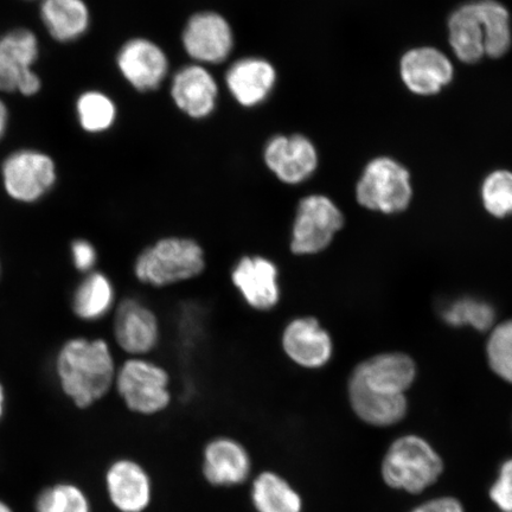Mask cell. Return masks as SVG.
Masks as SVG:
<instances>
[{"instance_id":"cell-1","label":"cell","mask_w":512,"mask_h":512,"mask_svg":"<svg viewBox=\"0 0 512 512\" xmlns=\"http://www.w3.org/2000/svg\"><path fill=\"white\" fill-rule=\"evenodd\" d=\"M117 370L111 344L100 337L68 339L55 360L62 393L80 409L93 407L114 390Z\"/></svg>"},{"instance_id":"cell-2","label":"cell","mask_w":512,"mask_h":512,"mask_svg":"<svg viewBox=\"0 0 512 512\" xmlns=\"http://www.w3.org/2000/svg\"><path fill=\"white\" fill-rule=\"evenodd\" d=\"M207 267L206 248L200 241L187 235H165L140 249L132 273L140 285L163 290L202 277Z\"/></svg>"},{"instance_id":"cell-3","label":"cell","mask_w":512,"mask_h":512,"mask_svg":"<svg viewBox=\"0 0 512 512\" xmlns=\"http://www.w3.org/2000/svg\"><path fill=\"white\" fill-rule=\"evenodd\" d=\"M444 463L425 438L406 434L393 441L382 460V478L390 488L420 494L443 473Z\"/></svg>"},{"instance_id":"cell-4","label":"cell","mask_w":512,"mask_h":512,"mask_svg":"<svg viewBox=\"0 0 512 512\" xmlns=\"http://www.w3.org/2000/svg\"><path fill=\"white\" fill-rule=\"evenodd\" d=\"M168 368L150 357H126L118 364L114 390L127 411L140 416L163 413L172 403Z\"/></svg>"},{"instance_id":"cell-5","label":"cell","mask_w":512,"mask_h":512,"mask_svg":"<svg viewBox=\"0 0 512 512\" xmlns=\"http://www.w3.org/2000/svg\"><path fill=\"white\" fill-rule=\"evenodd\" d=\"M345 226V216L329 196L311 194L297 204L288 235V251L298 258L322 254Z\"/></svg>"},{"instance_id":"cell-6","label":"cell","mask_w":512,"mask_h":512,"mask_svg":"<svg viewBox=\"0 0 512 512\" xmlns=\"http://www.w3.org/2000/svg\"><path fill=\"white\" fill-rule=\"evenodd\" d=\"M412 177L405 166L390 157L367 164L356 184V201L364 209L382 215H398L413 201Z\"/></svg>"},{"instance_id":"cell-7","label":"cell","mask_w":512,"mask_h":512,"mask_svg":"<svg viewBox=\"0 0 512 512\" xmlns=\"http://www.w3.org/2000/svg\"><path fill=\"white\" fill-rule=\"evenodd\" d=\"M229 280L243 304L256 313L273 312L283 298L280 268L265 254L239 256L230 268Z\"/></svg>"},{"instance_id":"cell-8","label":"cell","mask_w":512,"mask_h":512,"mask_svg":"<svg viewBox=\"0 0 512 512\" xmlns=\"http://www.w3.org/2000/svg\"><path fill=\"white\" fill-rule=\"evenodd\" d=\"M3 187L11 200L32 204L43 200L57 182V166L48 153L21 149L10 153L2 166Z\"/></svg>"},{"instance_id":"cell-9","label":"cell","mask_w":512,"mask_h":512,"mask_svg":"<svg viewBox=\"0 0 512 512\" xmlns=\"http://www.w3.org/2000/svg\"><path fill=\"white\" fill-rule=\"evenodd\" d=\"M112 334L126 357H150L162 341V322L150 304L136 296L118 300L112 313Z\"/></svg>"},{"instance_id":"cell-10","label":"cell","mask_w":512,"mask_h":512,"mask_svg":"<svg viewBox=\"0 0 512 512\" xmlns=\"http://www.w3.org/2000/svg\"><path fill=\"white\" fill-rule=\"evenodd\" d=\"M40 41L34 31L17 28L0 37V92L35 96L42 80L34 66L40 57Z\"/></svg>"},{"instance_id":"cell-11","label":"cell","mask_w":512,"mask_h":512,"mask_svg":"<svg viewBox=\"0 0 512 512\" xmlns=\"http://www.w3.org/2000/svg\"><path fill=\"white\" fill-rule=\"evenodd\" d=\"M279 345L286 360L303 370H322L335 356L331 332L316 316H296L280 332Z\"/></svg>"},{"instance_id":"cell-12","label":"cell","mask_w":512,"mask_h":512,"mask_svg":"<svg viewBox=\"0 0 512 512\" xmlns=\"http://www.w3.org/2000/svg\"><path fill=\"white\" fill-rule=\"evenodd\" d=\"M182 46L192 63L206 67L224 63L235 47L232 24L219 12H197L184 25Z\"/></svg>"},{"instance_id":"cell-13","label":"cell","mask_w":512,"mask_h":512,"mask_svg":"<svg viewBox=\"0 0 512 512\" xmlns=\"http://www.w3.org/2000/svg\"><path fill=\"white\" fill-rule=\"evenodd\" d=\"M268 171L288 187L304 184L316 174L317 147L303 134H277L267 140L262 151Z\"/></svg>"},{"instance_id":"cell-14","label":"cell","mask_w":512,"mask_h":512,"mask_svg":"<svg viewBox=\"0 0 512 512\" xmlns=\"http://www.w3.org/2000/svg\"><path fill=\"white\" fill-rule=\"evenodd\" d=\"M418 377V366L402 351L380 352L361 361L349 376L361 386L386 395H407Z\"/></svg>"},{"instance_id":"cell-15","label":"cell","mask_w":512,"mask_h":512,"mask_svg":"<svg viewBox=\"0 0 512 512\" xmlns=\"http://www.w3.org/2000/svg\"><path fill=\"white\" fill-rule=\"evenodd\" d=\"M121 76L140 93L156 91L168 78L170 61L165 50L145 37L131 38L117 54Z\"/></svg>"},{"instance_id":"cell-16","label":"cell","mask_w":512,"mask_h":512,"mask_svg":"<svg viewBox=\"0 0 512 512\" xmlns=\"http://www.w3.org/2000/svg\"><path fill=\"white\" fill-rule=\"evenodd\" d=\"M170 94L179 111L191 119L204 120L216 111L220 86L209 67L191 62L172 76Z\"/></svg>"},{"instance_id":"cell-17","label":"cell","mask_w":512,"mask_h":512,"mask_svg":"<svg viewBox=\"0 0 512 512\" xmlns=\"http://www.w3.org/2000/svg\"><path fill=\"white\" fill-rule=\"evenodd\" d=\"M278 82L274 64L264 57L246 56L230 64L224 85L236 104L255 108L265 104Z\"/></svg>"},{"instance_id":"cell-18","label":"cell","mask_w":512,"mask_h":512,"mask_svg":"<svg viewBox=\"0 0 512 512\" xmlns=\"http://www.w3.org/2000/svg\"><path fill=\"white\" fill-rule=\"evenodd\" d=\"M400 76L409 92L431 96L450 85L454 78V67L443 51L437 48H413L402 56Z\"/></svg>"},{"instance_id":"cell-19","label":"cell","mask_w":512,"mask_h":512,"mask_svg":"<svg viewBox=\"0 0 512 512\" xmlns=\"http://www.w3.org/2000/svg\"><path fill=\"white\" fill-rule=\"evenodd\" d=\"M106 491L113 507L120 512H144L152 501V480L142 465L132 459H119L108 467Z\"/></svg>"},{"instance_id":"cell-20","label":"cell","mask_w":512,"mask_h":512,"mask_svg":"<svg viewBox=\"0 0 512 512\" xmlns=\"http://www.w3.org/2000/svg\"><path fill=\"white\" fill-rule=\"evenodd\" d=\"M202 470L210 484L228 488L246 482L251 475L252 460L240 441L217 437L204 447Z\"/></svg>"},{"instance_id":"cell-21","label":"cell","mask_w":512,"mask_h":512,"mask_svg":"<svg viewBox=\"0 0 512 512\" xmlns=\"http://www.w3.org/2000/svg\"><path fill=\"white\" fill-rule=\"evenodd\" d=\"M347 393L352 412L364 424L370 426H394L405 419L408 413L407 395L377 393L350 380H348Z\"/></svg>"},{"instance_id":"cell-22","label":"cell","mask_w":512,"mask_h":512,"mask_svg":"<svg viewBox=\"0 0 512 512\" xmlns=\"http://www.w3.org/2000/svg\"><path fill=\"white\" fill-rule=\"evenodd\" d=\"M40 17L53 40L64 44L80 40L92 22L85 0H42Z\"/></svg>"},{"instance_id":"cell-23","label":"cell","mask_w":512,"mask_h":512,"mask_svg":"<svg viewBox=\"0 0 512 512\" xmlns=\"http://www.w3.org/2000/svg\"><path fill=\"white\" fill-rule=\"evenodd\" d=\"M117 303V290L113 280L105 272L98 270L86 274L72 296L75 317L86 323L100 322L112 315Z\"/></svg>"},{"instance_id":"cell-24","label":"cell","mask_w":512,"mask_h":512,"mask_svg":"<svg viewBox=\"0 0 512 512\" xmlns=\"http://www.w3.org/2000/svg\"><path fill=\"white\" fill-rule=\"evenodd\" d=\"M448 41L454 55L464 63H476L485 56V35L476 2L459 6L448 18Z\"/></svg>"},{"instance_id":"cell-25","label":"cell","mask_w":512,"mask_h":512,"mask_svg":"<svg viewBox=\"0 0 512 512\" xmlns=\"http://www.w3.org/2000/svg\"><path fill=\"white\" fill-rule=\"evenodd\" d=\"M256 512H303V499L284 477L272 471L260 473L251 491Z\"/></svg>"},{"instance_id":"cell-26","label":"cell","mask_w":512,"mask_h":512,"mask_svg":"<svg viewBox=\"0 0 512 512\" xmlns=\"http://www.w3.org/2000/svg\"><path fill=\"white\" fill-rule=\"evenodd\" d=\"M443 322L451 328H471L490 332L497 324L496 307L484 299L462 297L444 306L440 311Z\"/></svg>"},{"instance_id":"cell-27","label":"cell","mask_w":512,"mask_h":512,"mask_svg":"<svg viewBox=\"0 0 512 512\" xmlns=\"http://www.w3.org/2000/svg\"><path fill=\"white\" fill-rule=\"evenodd\" d=\"M485 35V56L499 59L508 53L512 43L509 11L497 0H476Z\"/></svg>"},{"instance_id":"cell-28","label":"cell","mask_w":512,"mask_h":512,"mask_svg":"<svg viewBox=\"0 0 512 512\" xmlns=\"http://www.w3.org/2000/svg\"><path fill=\"white\" fill-rule=\"evenodd\" d=\"M75 113L83 131L102 134L112 130L117 123L118 107L110 95L92 89L76 99Z\"/></svg>"},{"instance_id":"cell-29","label":"cell","mask_w":512,"mask_h":512,"mask_svg":"<svg viewBox=\"0 0 512 512\" xmlns=\"http://www.w3.org/2000/svg\"><path fill=\"white\" fill-rule=\"evenodd\" d=\"M485 356L492 373L512 386V318L497 322L488 332Z\"/></svg>"},{"instance_id":"cell-30","label":"cell","mask_w":512,"mask_h":512,"mask_svg":"<svg viewBox=\"0 0 512 512\" xmlns=\"http://www.w3.org/2000/svg\"><path fill=\"white\" fill-rule=\"evenodd\" d=\"M35 512H92V504L79 485L62 482L40 492Z\"/></svg>"},{"instance_id":"cell-31","label":"cell","mask_w":512,"mask_h":512,"mask_svg":"<svg viewBox=\"0 0 512 512\" xmlns=\"http://www.w3.org/2000/svg\"><path fill=\"white\" fill-rule=\"evenodd\" d=\"M480 200L490 216L503 220L512 215V171L496 170L485 177Z\"/></svg>"},{"instance_id":"cell-32","label":"cell","mask_w":512,"mask_h":512,"mask_svg":"<svg viewBox=\"0 0 512 512\" xmlns=\"http://www.w3.org/2000/svg\"><path fill=\"white\" fill-rule=\"evenodd\" d=\"M489 496L502 512H512V458L499 467L497 478L492 483Z\"/></svg>"},{"instance_id":"cell-33","label":"cell","mask_w":512,"mask_h":512,"mask_svg":"<svg viewBox=\"0 0 512 512\" xmlns=\"http://www.w3.org/2000/svg\"><path fill=\"white\" fill-rule=\"evenodd\" d=\"M70 258L76 271L86 275L95 271L99 261L98 249L87 239H75L70 245Z\"/></svg>"},{"instance_id":"cell-34","label":"cell","mask_w":512,"mask_h":512,"mask_svg":"<svg viewBox=\"0 0 512 512\" xmlns=\"http://www.w3.org/2000/svg\"><path fill=\"white\" fill-rule=\"evenodd\" d=\"M409 512H465L463 504L453 497L430 499Z\"/></svg>"},{"instance_id":"cell-35","label":"cell","mask_w":512,"mask_h":512,"mask_svg":"<svg viewBox=\"0 0 512 512\" xmlns=\"http://www.w3.org/2000/svg\"><path fill=\"white\" fill-rule=\"evenodd\" d=\"M10 113L8 106L0 99V140L3 139L9 128Z\"/></svg>"},{"instance_id":"cell-36","label":"cell","mask_w":512,"mask_h":512,"mask_svg":"<svg viewBox=\"0 0 512 512\" xmlns=\"http://www.w3.org/2000/svg\"><path fill=\"white\" fill-rule=\"evenodd\" d=\"M5 401H6L5 390H4L2 382H0V421H2L4 413H5Z\"/></svg>"},{"instance_id":"cell-37","label":"cell","mask_w":512,"mask_h":512,"mask_svg":"<svg viewBox=\"0 0 512 512\" xmlns=\"http://www.w3.org/2000/svg\"><path fill=\"white\" fill-rule=\"evenodd\" d=\"M0 512H15L10 505L0 499Z\"/></svg>"}]
</instances>
